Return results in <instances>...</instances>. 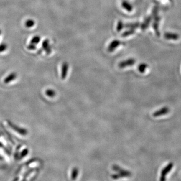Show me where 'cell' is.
<instances>
[{"instance_id":"6da1fadb","label":"cell","mask_w":181,"mask_h":181,"mask_svg":"<svg viewBox=\"0 0 181 181\" xmlns=\"http://www.w3.org/2000/svg\"><path fill=\"white\" fill-rule=\"evenodd\" d=\"M113 169L114 171H115L116 172H118V173L117 174L113 175L112 176V178L114 179H118L119 178L130 177L131 175V174L130 172L124 170L117 165H114L113 166Z\"/></svg>"},{"instance_id":"7a4b0ae2","label":"cell","mask_w":181,"mask_h":181,"mask_svg":"<svg viewBox=\"0 0 181 181\" xmlns=\"http://www.w3.org/2000/svg\"><path fill=\"white\" fill-rule=\"evenodd\" d=\"M173 167H174L173 163L170 162L169 164H167L164 168H163V169L161 171V177L160 178L161 181H166V176L168 174V173L171 172L172 169H173Z\"/></svg>"},{"instance_id":"3957f363","label":"cell","mask_w":181,"mask_h":181,"mask_svg":"<svg viewBox=\"0 0 181 181\" xmlns=\"http://www.w3.org/2000/svg\"><path fill=\"white\" fill-rule=\"evenodd\" d=\"M169 112V108L167 107H162V108H161L159 110L155 111L153 113V116L154 117H159V116L167 114Z\"/></svg>"},{"instance_id":"277c9868","label":"cell","mask_w":181,"mask_h":181,"mask_svg":"<svg viewBox=\"0 0 181 181\" xmlns=\"http://www.w3.org/2000/svg\"><path fill=\"white\" fill-rule=\"evenodd\" d=\"M9 123L10 126L11 127V128H13L14 130H15L18 133H20V134L23 135H25L27 134V131L25 129L19 128L18 127L14 125V124H12L10 122H9Z\"/></svg>"},{"instance_id":"5b68a950","label":"cell","mask_w":181,"mask_h":181,"mask_svg":"<svg viewBox=\"0 0 181 181\" xmlns=\"http://www.w3.org/2000/svg\"><path fill=\"white\" fill-rule=\"evenodd\" d=\"M164 37L166 40H176L179 38V36L178 34L174 33L167 32L164 34Z\"/></svg>"},{"instance_id":"8992f818","label":"cell","mask_w":181,"mask_h":181,"mask_svg":"<svg viewBox=\"0 0 181 181\" xmlns=\"http://www.w3.org/2000/svg\"><path fill=\"white\" fill-rule=\"evenodd\" d=\"M135 60L134 59H129V60H127L124 62H122L120 63L119 66L121 68H123L124 67L131 66V65H133L135 63Z\"/></svg>"},{"instance_id":"52a82bcc","label":"cell","mask_w":181,"mask_h":181,"mask_svg":"<svg viewBox=\"0 0 181 181\" xmlns=\"http://www.w3.org/2000/svg\"><path fill=\"white\" fill-rule=\"evenodd\" d=\"M16 78V75L15 73H12L10 75H9L8 77L4 80V83L6 84L11 82L12 80H14Z\"/></svg>"},{"instance_id":"ba28073f","label":"cell","mask_w":181,"mask_h":181,"mask_svg":"<svg viewBox=\"0 0 181 181\" xmlns=\"http://www.w3.org/2000/svg\"><path fill=\"white\" fill-rule=\"evenodd\" d=\"M79 175V169L77 167H74L72 170V174H71V178L72 180H75L77 179Z\"/></svg>"},{"instance_id":"9c48e42d","label":"cell","mask_w":181,"mask_h":181,"mask_svg":"<svg viewBox=\"0 0 181 181\" xmlns=\"http://www.w3.org/2000/svg\"><path fill=\"white\" fill-rule=\"evenodd\" d=\"M68 66L67 64H64L62 68V79H65L67 76V72H68Z\"/></svg>"},{"instance_id":"30bf717a","label":"cell","mask_w":181,"mask_h":181,"mask_svg":"<svg viewBox=\"0 0 181 181\" xmlns=\"http://www.w3.org/2000/svg\"><path fill=\"white\" fill-rule=\"evenodd\" d=\"M45 94L49 97L53 98L56 95V93L55 90L51 89H48L45 91Z\"/></svg>"},{"instance_id":"8fae6325","label":"cell","mask_w":181,"mask_h":181,"mask_svg":"<svg viewBox=\"0 0 181 181\" xmlns=\"http://www.w3.org/2000/svg\"><path fill=\"white\" fill-rule=\"evenodd\" d=\"M148 65H147V64L146 63H141L140 64V65H139V70L140 73H144V72H145L146 69L147 68Z\"/></svg>"},{"instance_id":"7c38bea8","label":"cell","mask_w":181,"mask_h":181,"mask_svg":"<svg viewBox=\"0 0 181 181\" xmlns=\"http://www.w3.org/2000/svg\"><path fill=\"white\" fill-rule=\"evenodd\" d=\"M25 25L27 27L30 28L34 25V21L33 20H28L25 23Z\"/></svg>"},{"instance_id":"4fadbf2b","label":"cell","mask_w":181,"mask_h":181,"mask_svg":"<svg viewBox=\"0 0 181 181\" xmlns=\"http://www.w3.org/2000/svg\"><path fill=\"white\" fill-rule=\"evenodd\" d=\"M7 45L5 43H2L0 45V52H2L7 50Z\"/></svg>"},{"instance_id":"5bb4252c","label":"cell","mask_w":181,"mask_h":181,"mask_svg":"<svg viewBox=\"0 0 181 181\" xmlns=\"http://www.w3.org/2000/svg\"><path fill=\"white\" fill-rule=\"evenodd\" d=\"M40 40V37H38V36H35V37H34L33 38L32 40L31 43H32V44H33V45H34V44H37V43L39 42Z\"/></svg>"},{"instance_id":"9a60e30c","label":"cell","mask_w":181,"mask_h":181,"mask_svg":"<svg viewBox=\"0 0 181 181\" xmlns=\"http://www.w3.org/2000/svg\"><path fill=\"white\" fill-rule=\"evenodd\" d=\"M28 153V150L27 149H24L23 151L21 154V157H25L27 154Z\"/></svg>"},{"instance_id":"2e32d148","label":"cell","mask_w":181,"mask_h":181,"mask_svg":"<svg viewBox=\"0 0 181 181\" xmlns=\"http://www.w3.org/2000/svg\"><path fill=\"white\" fill-rule=\"evenodd\" d=\"M28 48H29V50H34L35 48V45L33 44H31V45H30L29 46H28Z\"/></svg>"},{"instance_id":"e0dca14e","label":"cell","mask_w":181,"mask_h":181,"mask_svg":"<svg viewBox=\"0 0 181 181\" xmlns=\"http://www.w3.org/2000/svg\"><path fill=\"white\" fill-rule=\"evenodd\" d=\"M0 34H1V31H0Z\"/></svg>"}]
</instances>
